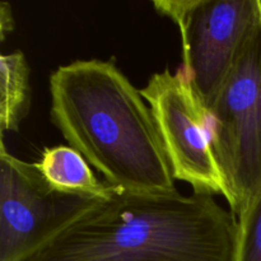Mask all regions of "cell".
<instances>
[{
	"label": "cell",
	"instance_id": "cell-7",
	"mask_svg": "<svg viewBox=\"0 0 261 261\" xmlns=\"http://www.w3.org/2000/svg\"><path fill=\"white\" fill-rule=\"evenodd\" d=\"M33 165L48 188L63 195L102 199L112 189L97 178L86 158L70 145L45 148Z\"/></svg>",
	"mask_w": 261,
	"mask_h": 261
},
{
	"label": "cell",
	"instance_id": "cell-3",
	"mask_svg": "<svg viewBox=\"0 0 261 261\" xmlns=\"http://www.w3.org/2000/svg\"><path fill=\"white\" fill-rule=\"evenodd\" d=\"M208 111L214 154L237 218L261 191V22Z\"/></svg>",
	"mask_w": 261,
	"mask_h": 261
},
{
	"label": "cell",
	"instance_id": "cell-2",
	"mask_svg": "<svg viewBox=\"0 0 261 261\" xmlns=\"http://www.w3.org/2000/svg\"><path fill=\"white\" fill-rule=\"evenodd\" d=\"M50 116L64 139L119 190L177 194L149 106L114 60H75L50 75Z\"/></svg>",
	"mask_w": 261,
	"mask_h": 261
},
{
	"label": "cell",
	"instance_id": "cell-9",
	"mask_svg": "<svg viewBox=\"0 0 261 261\" xmlns=\"http://www.w3.org/2000/svg\"><path fill=\"white\" fill-rule=\"evenodd\" d=\"M232 261H261V191L237 217Z\"/></svg>",
	"mask_w": 261,
	"mask_h": 261
},
{
	"label": "cell",
	"instance_id": "cell-6",
	"mask_svg": "<svg viewBox=\"0 0 261 261\" xmlns=\"http://www.w3.org/2000/svg\"><path fill=\"white\" fill-rule=\"evenodd\" d=\"M96 199L59 194L0 143V261H18Z\"/></svg>",
	"mask_w": 261,
	"mask_h": 261
},
{
	"label": "cell",
	"instance_id": "cell-1",
	"mask_svg": "<svg viewBox=\"0 0 261 261\" xmlns=\"http://www.w3.org/2000/svg\"><path fill=\"white\" fill-rule=\"evenodd\" d=\"M237 218L216 196L112 186L18 261H232Z\"/></svg>",
	"mask_w": 261,
	"mask_h": 261
},
{
	"label": "cell",
	"instance_id": "cell-10",
	"mask_svg": "<svg viewBox=\"0 0 261 261\" xmlns=\"http://www.w3.org/2000/svg\"><path fill=\"white\" fill-rule=\"evenodd\" d=\"M14 30V18H13L12 7L9 3H0V37L2 41L5 40L8 33Z\"/></svg>",
	"mask_w": 261,
	"mask_h": 261
},
{
	"label": "cell",
	"instance_id": "cell-4",
	"mask_svg": "<svg viewBox=\"0 0 261 261\" xmlns=\"http://www.w3.org/2000/svg\"><path fill=\"white\" fill-rule=\"evenodd\" d=\"M153 5L177 24L181 66L209 109L261 22V0H160Z\"/></svg>",
	"mask_w": 261,
	"mask_h": 261
},
{
	"label": "cell",
	"instance_id": "cell-5",
	"mask_svg": "<svg viewBox=\"0 0 261 261\" xmlns=\"http://www.w3.org/2000/svg\"><path fill=\"white\" fill-rule=\"evenodd\" d=\"M160 133L175 180L194 193L221 195L231 208L233 199L213 148L211 114L194 91L182 66L165 69L140 89Z\"/></svg>",
	"mask_w": 261,
	"mask_h": 261
},
{
	"label": "cell",
	"instance_id": "cell-8",
	"mask_svg": "<svg viewBox=\"0 0 261 261\" xmlns=\"http://www.w3.org/2000/svg\"><path fill=\"white\" fill-rule=\"evenodd\" d=\"M31 70L22 51L0 56V130L17 133L31 110Z\"/></svg>",
	"mask_w": 261,
	"mask_h": 261
}]
</instances>
